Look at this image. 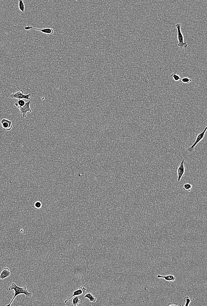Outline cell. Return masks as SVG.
<instances>
[{
    "label": "cell",
    "mask_w": 207,
    "mask_h": 306,
    "mask_svg": "<svg viewBox=\"0 0 207 306\" xmlns=\"http://www.w3.org/2000/svg\"><path fill=\"white\" fill-rule=\"evenodd\" d=\"M8 290L10 291L14 290V294L13 297L11 300L10 303L9 304L6 305L7 306H10L16 297L19 295L21 294H24L25 296L28 297H31L32 296V293L28 292L26 286H24L23 287H20L18 286L15 283H12L11 285L9 287Z\"/></svg>",
    "instance_id": "cell-1"
},
{
    "label": "cell",
    "mask_w": 207,
    "mask_h": 306,
    "mask_svg": "<svg viewBox=\"0 0 207 306\" xmlns=\"http://www.w3.org/2000/svg\"><path fill=\"white\" fill-rule=\"evenodd\" d=\"M175 26L177 30L178 39L179 42L177 46L181 49L187 48L188 45L187 43L184 42V37L181 31V25L178 23L175 25Z\"/></svg>",
    "instance_id": "cell-2"
},
{
    "label": "cell",
    "mask_w": 207,
    "mask_h": 306,
    "mask_svg": "<svg viewBox=\"0 0 207 306\" xmlns=\"http://www.w3.org/2000/svg\"><path fill=\"white\" fill-rule=\"evenodd\" d=\"M23 93V90H18L16 92L11 94L10 97L12 99L18 100L24 99L28 100H30V97L31 96V94L29 93L27 94H24Z\"/></svg>",
    "instance_id": "cell-3"
},
{
    "label": "cell",
    "mask_w": 207,
    "mask_h": 306,
    "mask_svg": "<svg viewBox=\"0 0 207 306\" xmlns=\"http://www.w3.org/2000/svg\"><path fill=\"white\" fill-rule=\"evenodd\" d=\"M207 129V127L206 126L204 129V130L202 132L198 135L195 142L191 146L188 147V149H187V151H188V152L190 153L193 151L196 145L203 139V138L204 137L205 133L206 132V131Z\"/></svg>",
    "instance_id": "cell-4"
},
{
    "label": "cell",
    "mask_w": 207,
    "mask_h": 306,
    "mask_svg": "<svg viewBox=\"0 0 207 306\" xmlns=\"http://www.w3.org/2000/svg\"><path fill=\"white\" fill-rule=\"evenodd\" d=\"M30 103L31 101H29L25 103V105L23 106L19 109L20 113L22 114L23 118H25L26 117L27 112H32V110L30 107Z\"/></svg>",
    "instance_id": "cell-5"
},
{
    "label": "cell",
    "mask_w": 207,
    "mask_h": 306,
    "mask_svg": "<svg viewBox=\"0 0 207 306\" xmlns=\"http://www.w3.org/2000/svg\"><path fill=\"white\" fill-rule=\"evenodd\" d=\"M185 159H183L182 160L181 162L180 163L177 169V172L178 174L177 181L180 182L181 178L184 175L185 172Z\"/></svg>",
    "instance_id": "cell-6"
},
{
    "label": "cell",
    "mask_w": 207,
    "mask_h": 306,
    "mask_svg": "<svg viewBox=\"0 0 207 306\" xmlns=\"http://www.w3.org/2000/svg\"><path fill=\"white\" fill-rule=\"evenodd\" d=\"M2 126L7 130L10 131L12 127V122L6 119H3L1 122Z\"/></svg>",
    "instance_id": "cell-7"
},
{
    "label": "cell",
    "mask_w": 207,
    "mask_h": 306,
    "mask_svg": "<svg viewBox=\"0 0 207 306\" xmlns=\"http://www.w3.org/2000/svg\"><path fill=\"white\" fill-rule=\"evenodd\" d=\"M24 29L26 30H29L31 29H33L34 30L40 31L44 33L48 34H53L54 32V30L52 28H46L41 29L34 28L30 26H28V27H24Z\"/></svg>",
    "instance_id": "cell-8"
},
{
    "label": "cell",
    "mask_w": 207,
    "mask_h": 306,
    "mask_svg": "<svg viewBox=\"0 0 207 306\" xmlns=\"http://www.w3.org/2000/svg\"><path fill=\"white\" fill-rule=\"evenodd\" d=\"M86 290V289L84 287H80L78 289L74 291L72 296L65 300L64 302L65 303H66L69 300L75 296H79L83 294H84L85 291Z\"/></svg>",
    "instance_id": "cell-9"
},
{
    "label": "cell",
    "mask_w": 207,
    "mask_h": 306,
    "mask_svg": "<svg viewBox=\"0 0 207 306\" xmlns=\"http://www.w3.org/2000/svg\"><path fill=\"white\" fill-rule=\"evenodd\" d=\"M11 273L9 269L7 267L3 268L0 274V280L4 279L10 276Z\"/></svg>",
    "instance_id": "cell-10"
},
{
    "label": "cell",
    "mask_w": 207,
    "mask_h": 306,
    "mask_svg": "<svg viewBox=\"0 0 207 306\" xmlns=\"http://www.w3.org/2000/svg\"><path fill=\"white\" fill-rule=\"evenodd\" d=\"M73 297L71 302V305L72 306H76L79 304L82 303V300L79 298L78 296H75Z\"/></svg>",
    "instance_id": "cell-11"
},
{
    "label": "cell",
    "mask_w": 207,
    "mask_h": 306,
    "mask_svg": "<svg viewBox=\"0 0 207 306\" xmlns=\"http://www.w3.org/2000/svg\"><path fill=\"white\" fill-rule=\"evenodd\" d=\"M157 277L158 278H164L166 281L170 282L175 281L176 279L175 276L173 275H169L166 276H162L160 275H158L157 276Z\"/></svg>",
    "instance_id": "cell-12"
},
{
    "label": "cell",
    "mask_w": 207,
    "mask_h": 306,
    "mask_svg": "<svg viewBox=\"0 0 207 306\" xmlns=\"http://www.w3.org/2000/svg\"><path fill=\"white\" fill-rule=\"evenodd\" d=\"M26 103L24 100L23 99H19L18 101L14 104V105L17 107L19 109L24 106Z\"/></svg>",
    "instance_id": "cell-13"
},
{
    "label": "cell",
    "mask_w": 207,
    "mask_h": 306,
    "mask_svg": "<svg viewBox=\"0 0 207 306\" xmlns=\"http://www.w3.org/2000/svg\"><path fill=\"white\" fill-rule=\"evenodd\" d=\"M84 298H88L90 300V301L91 302H95L96 300V298L94 297L91 293L88 292L85 295L84 297Z\"/></svg>",
    "instance_id": "cell-14"
},
{
    "label": "cell",
    "mask_w": 207,
    "mask_h": 306,
    "mask_svg": "<svg viewBox=\"0 0 207 306\" xmlns=\"http://www.w3.org/2000/svg\"><path fill=\"white\" fill-rule=\"evenodd\" d=\"M18 1V6L19 9L24 13L25 12V6L23 1V0H19Z\"/></svg>",
    "instance_id": "cell-15"
},
{
    "label": "cell",
    "mask_w": 207,
    "mask_h": 306,
    "mask_svg": "<svg viewBox=\"0 0 207 306\" xmlns=\"http://www.w3.org/2000/svg\"><path fill=\"white\" fill-rule=\"evenodd\" d=\"M170 77L173 78L175 81H177L179 80H181V78L180 76L176 74V72L173 73L170 75Z\"/></svg>",
    "instance_id": "cell-16"
},
{
    "label": "cell",
    "mask_w": 207,
    "mask_h": 306,
    "mask_svg": "<svg viewBox=\"0 0 207 306\" xmlns=\"http://www.w3.org/2000/svg\"><path fill=\"white\" fill-rule=\"evenodd\" d=\"M192 187V185L191 184L189 183H186L185 184L183 187V190H187L188 192H190L191 190Z\"/></svg>",
    "instance_id": "cell-17"
},
{
    "label": "cell",
    "mask_w": 207,
    "mask_h": 306,
    "mask_svg": "<svg viewBox=\"0 0 207 306\" xmlns=\"http://www.w3.org/2000/svg\"><path fill=\"white\" fill-rule=\"evenodd\" d=\"M195 299H192L189 297L188 296H186L185 297L184 299V301L185 302V304L184 305L185 306H188L189 305L190 302L192 301V300H194Z\"/></svg>",
    "instance_id": "cell-18"
},
{
    "label": "cell",
    "mask_w": 207,
    "mask_h": 306,
    "mask_svg": "<svg viewBox=\"0 0 207 306\" xmlns=\"http://www.w3.org/2000/svg\"><path fill=\"white\" fill-rule=\"evenodd\" d=\"M181 80L183 83L188 84L190 83L192 81L191 79L188 78H181Z\"/></svg>",
    "instance_id": "cell-19"
},
{
    "label": "cell",
    "mask_w": 207,
    "mask_h": 306,
    "mask_svg": "<svg viewBox=\"0 0 207 306\" xmlns=\"http://www.w3.org/2000/svg\"><path fill=\"white\" fill-rule=\"evenodd\" d=\"M166 306H181V304H180L178 303H169L168 304L166 305Z\"/></svg>",
    "instance_id": "cell-20"
},
{
    "label": "cell",
    "mask_w": 207,
    "mask_h": 306,
    "mask_svg": "<svg viewBox=\"0 0 207 306\" xmlns=\"http://www.w3.org/2000/svg\"><path fill=\"white\" fill-rule=\"evenodd\" d=\"M41 203L39 202H37L35 204V206L37 207H39L41 206Z\"/></svg>",
    "instance_id": "cell-21"
}]
</instances>
